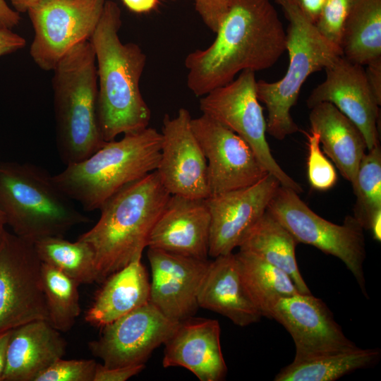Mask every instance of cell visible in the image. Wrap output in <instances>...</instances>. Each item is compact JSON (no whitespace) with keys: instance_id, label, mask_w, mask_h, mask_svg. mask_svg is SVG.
<instances>
[{"instance_id":"obj_6","label":"cell","mask_w":381,"mask_h":381,"mask_svg":"<svg viewBox=\"0 0 381 381\" xmlns=\"http://www.w3.org/2000/svg\"><path fill=\"white\" fill-rule=\"evenodd\" d=\"M56 184L53 176L31 163L0 162V205L13 234L32 243L64 236L89 222Z\"/></svg>"},{"instance_id":"obj_41","label":"cell","mask_w":381,"mask_h":381,"mask_svg":"<svg viewBox=\"0 0 381 381\" xmlns=\"http://www.w3.org/2000/svg\"><path fill=\"white\" fill-rule=\"evenodd\" d=\"M124 5L135 13H146L156 9L159 0H122Z\"/></svg>"},{"instance_id":"obj_20","label":"cell","mask_w":381,"mask_h":381,"mask_svg":"<svg viewBox=\"0 0 381 381\" xmlns=\"http://www.w3.org/2000/svg\"><path fill=\"white\" fill-rule=\"evenodd\" d=\"M220 325L212 319L181 322L165 345L164 368L183 367L200 381H220L227 368L220 344Z\"/></svg>"},{"instance_id":"obj_21","label":"cell","mask_w":381,"mask_h":381,"mask_svg":"<svg viewBox=\"0 0 381 381\" xmlns=\"http://www.w3.org/2000/svg\"><path fill=\"white\" fill-rule=\"evenodd\" d=\"M66 341L47 320H36L11 330L3 381H35L63 358Z\"/></svg>"},{"instance_id":"obj_36","label":"cell","mask_w":381,"mask_h":381,"mask_svg":"<svg viewBox=\"0 0 381 381\" xmlns=\"http://www.w3.org/2000/svg\"><path fill=\"white\" fill-rule=\"evenodd\" d=\"M145 367V364L107 367L97 363L93 381H125L140 373Z\"/></svg>"},{"instance_id":"obj_35","label":"cell","mask_w":381,"mask_h":381,"mask_svg":"<svg viewBox=\"0 0 381 381\" xmlns=\"http://www.w3.org/2000/svg\"><path fill=\"white\" fill-rule=\"evenodd\" d=\"M195 8L205 25L216 32L233 0H193Z\"/></svg>"},{"instance_id":"obj_37","label":"cell","mask_w":381,"mask_h":381,"mask_svg":"<svg viewBox=\"0 0 381 381\" xmlns=\"http://www.w3.org/2000/svg\"><path fill=\"white\" fill-rule=\"evenodd\" d=\"M364 69L366 80L377 102L381 105V58L374 60Z\"/></svg>"},{"instance_id":"obj_31","label":"cell","mask_w":381,"mask_h":381,"mask_svg":"<svg viewBox=\"0 0 381 381\" xmlns=\"http://www.w3.org/2000/svg\"><path fill=\"white\" fill-rule=\"evenodd\" d=\"M356 202L354 219L363 229L370 230L375 216L381 212V147L367 150L351 183Z\"/></svg>"},{"instance_id":"obj_22","label":"cell","mask_w":381,"mask_h":381,"mask_svg":"<svg viewBox=\"0 0 381 381\" xmlns=\"http://www.w3.org/2000/svg\"><path fill=\"white\" fill-rule=\"evenodd\" d=\"M198 303L199 307L221 314L240 327L258 322L262 317L243 284L233 253L210 261Z\"/></svg>"},{"instance_id":"obj_26","label":"cell","mask_w":381,"mask_h":381,"mask_svg":"<svg viewBox=\"0 0 381 381\" xmlns=\"http://www.w3.org/2000/svg\"><path fill=\"white\" fill-rule=\"evenodd\" d=\"M378 349H353L294 360L276 375L275 381H334L378 361Z\"/></svg>"},{"instance_id":"obj_42","label":"cell","mask_w":381,"mask_h":381,"mask_svg":"<svg viewBox=\"0 0 381 381\" xmlns=\"http://www.w3.org/2000/svg\"><path fill=\"white\" fill-rule=\"evenodd\" d=\"M11 330L0 334V381H3L6 366V351Z\"/></svg>"},{"instance_id":"obj_10","label":"cell","mask_w":381,"mask_h":381,"mask_svg":"<svg viewBox=\"0 0 381 381\" xmlns=\"http://www.w3.org/2000/svg\"><path fill=\"white\" fill-rule=\"evenodd\" d=\"M107 0H37L27 10L34 30L30 54L41 69L53 71L78 44L89 40Z\"/></svg>"},{"instance_id":"obj_45","label":"cell","mask_w":381,"mask_h":381,"mask_svg":"<svg viewBox=\"0 0 381 381\" xmlns=\"http://www.w3.org/2000/svg\"><path fill=\"white\" fill-rule=\"evenodd\" d=\"M169 1H176V0H169Z\"/></svg>"},{"instance_id":"obj_33","label":"cell","mask_w":381,"mask_h":381,"mask_svg":"<svg viewBox=\"0 0 381 381\" xmlns=\"http://www.w3.org/2000/svg\"><path fill=\"white\" fill-rule=\"evenodd\" d=\"M353 0H326L315 23L319 33L340 47L344 24Z\"/></svg>"},{"instance_id":"obj_1","label":"cell","mask_w":381,"mask_h":381,"mask_svg":"<svg viewBox=\"0 0 381 381\" xmlns=\"http://www.w3.org/2000/svg\"><path fill=\"white\" fill-rule=\"evenodd\" d=\"M215 33L209 47L185 59L187 85L198 97L243 71L272 67L286 51V31L270 0H233Z\"/></svg>"},{"instance_id":"obj_7","label":"cell","mask_w":381,"mask_h":381,"mask_svg":"<svg viewBox=\"0 0 381 381\" xmlns=\"http://www.w3.org/2000/svg\"><path fill=\"white\" fill-rule=\"evenodd\" d=\"M289 22L286 50L289 63L284 77L275 82L258 80V99L267 110V133L282 140L299 131L290 114L303 84L312 73L325 69L342 56L339 47L325 39L291 0H274Z\"/></svg>"},{"instance_id":"obj_19","label":"cell","mask_w":381,"mask_h":381,"mask_svg":"<svg viewBox=\"0 0 381 381\" xmlns=\"http://www.w3.org/2000/svg\"><path fill=\"white\" fill-rule=\"evenodd\" d=\"M210 229L206 199L171 195L150 231L147 247L207 259Z\"/></svg>"},{"instance_id":"obj_18","label":"cell","mask_w":381,"mask_h":381,"mask_svg":"<svg viewBox=\"0 0 381 381\" xmlns=\"http://www.w3.org/2000/svg\"><path fill=\"white\" fill-rule=\"evenodd\" d=\"M147 258L152 272L149 302L171 320L192 318L210 261L152 248H148Z\"/></svg>"},{"instance_id":"obj_23","label":"cell","mask_w":381,"mask_h":381,"mask_svg":"<svg viewBox=\"0 0 381 381\" xmlns=\"http://www.w3.org/2000/svg\"><path fill=\"white\" fill-rule=\"evenodd\" d=\"M310 109V130L318 134L325 153L342 176L352 183L367 150L363 134L331 103L321 102Z\"/></svg>"},{"instance_id":"obj_25","label":"cell","mask_w":381,"mask_h":381,"mask_svg":"<svg viewBox=\"0 0 381 381\" xmlns=\"http://www.w3.org/2000/svg\"><path fill=\"white\" fill-rule=\"evenodd\" d=\"M298 243L294 236L266 210L238 248L285 272L300 293L311 294L296 262Z\"/></svg>"},{"instance_id":"obj_39","label":"cell","mask_w":381,"mask_h":381,"mask_svg":"<svg viewBox=\"0 0 381 381\" xmlns=\"http://www.w3.org/2000/svg\"><path fill=\"white\" fill-rule=\"evenodd\" d=\"M313 23L318 20L326 0H291Z\"/></svg>"},{"instance_id":"obj_44","label":"cell","mask_w":381,"mask_h":381,"mask_svg":"<svg viewBox=\"0 0 381 381\" xmlns=\"http://www.w3.org/2000/svg\"><path fill=\"white\" fill-rule=\"evenodd\" d=\"M6 225H7L6 216L0 205V244L6 231Z\"/></svg>"},{"instance_id":"obj_11","label":"cell","mask_w":381,"mask_h":381,"mask_svg":"<svg viewBox=\"0 0 381 381\" xmlns=\"http://www.w3.org/2000/svg\"><path fill=\"white\" fill-rule=\"evenodd\" d=\"M41 266L33 243L5 232L0 244V334L48 320Z\"/></svg>"},{"instance_id":"obj_5","label":"cell","mask_w":381,"mask_h":381,"mask_svg":"<svg viewBox=\"0 0 381 381\" xmlns=\"http://www.w3.org/2000/svg\"><path fill=\"white\" fill-rule=\"evenodd\" d=\"M56 145L66 164L80 162L105 141L97 116V75L90 40L70 49L53 69Z\"/></svg>"},{"instance_id":"obj_16","label":"cell","mask_w":381,"mask_h":381,"mask_svg":"<svg viewBox=\"0 0 381 381\" xmlns=\"http://www.w3.org/2000/svg\"><path fill=\"white\" fill-rule=\"evenodd\" d=\"M271 318L291 334L296 347L294 360L357 347L344 334L324 301L311 294L298 293L281 299Z\"/></svg>"},{"instance_id":"obj_27","label":"cell","mask_w":381,"mask_h":381,"mask_svg":"<svg viewBox=\"0 0 381 381\" xmlns=\"http://www.w3.org/2000/svg\"><path fill=\"white\" fill-rule=\"evenodd\" d=\"M340 48L344 58L363 66L381 58V0H353Z\"/></svg>"},{"instance_id":"obj_29","label":"cell","mask_w":381,"mask_h":381,"mask_svg":"<svg viewBox=\"0 0 381 381\" xmlns=\"http://www.w3.org/2000/svg\"><path fill=\"white\" fill-rule=\"evenodd\" d=\"M44 263L59 270L79 285L96 282L95 253L86 242L69 241L64 236H47L33 243Z\"/></svg>"},{"instance_id":"obj_38","label":"cell","mask_w":381,"mask_h":381,"mask_svg":"<svg viewBox=\"0 0 381 381\" xmlns=\"http://www.w3.org/2000/svg\"><path fill=\"white\" fill-rule=\"evenodd\" d=\"M26 40L11 30L0 28V56L23 49Z\"/></svg>"},{"instance_id":"obj_14","label":"cell","mask_w":381,"mask_h":381,"mask_svg":"<svg viewBox=\"0 0 381 381\" xmlns=\"http://www.w3.org/2000/svg\"><path fill=\"white\" fill-rule=\"evenodd\" d=\"M191 119L185 108L179 109L174 117L164 115L156 171L170 195L206 199L210 196L207 161L193 131Z\"/></svg>"},{"instance_id":"obj_2","label":"cell","mask_w":381,"mask_h":381,"mask_svg":"<svg viewBox=\"0 0 381 381\" xmlns=\"http://www.w3.org/2000/svg\"><path fill=\"white\" fill-rule=\"evenodd\" d=\"M119 5L107 0L97 25L89 40L96 60L97 116L103 140L148 127L151 111L140 91L146 55L135 43H123Z\"/></svg>"},{"instance_id":"obj_28","label":"cell","mask_w":381,"mask_h":381,"mask_svg":"<svg viewBox=\"0 0 381 381\" xmlns=\"http://www.w3.org/2000/svg\"><path fill=\"white\" fill-rule=\"evenodd\" d=\"M235 255L243 284L262 317L271 318L281 299L300 293L283 270L248 252L239 250Z\"/></svg>"},{"instance_id":"obj_8","label":"cell","mask_w":381,"mask_h":381,"mask_svg":"<svg viewBox=\"0 0 381 381\" xmlns=\"http://www.w3.org/2000/svg\"><path fill=\"white\" fill-rule=\"evenodd\" d=\"M293 189L280 185L267 211L284 226L298 243L311 245L341 260L367 296L363 263L366 257L363 229L353 216L342 224L320 217Z\"/></svg>"},{"instance_id":"obj_12","label":"cell","mask_w":381,"mask_h":381,"mask_svg":"<svg viewBox=\"0 0 381 381\" xmlns=\"http://www.w3.org/2000/svg\"><path fill=\"white\" fill-rule=\"evenodd\" d=\"M190 123L207 161L210 196L248 187L269 174L250 146L229 128L202 114Z\"/></svg>"},{"instance_id":"obj_3","label":"cell","mask_w":381,"mask_h":381,"mask_svg":"<svg viewBox=\"0 0 381 381\" xmlns=\"http://www.w3.org/2000/svg\"><path fill=\"white\" fill-rule=\"evenodd\" d=\"M170 195L155 170L126 186L102 205L97 222L78 238L95 253L96 282L102 283L131 262L141 259Z\"/></svg>"},{"instance_id":"obj_4","label":"cell","mask_w":381,"mask_h":381,"mask_svg":"<svg viewBox=\"0 0 381 381\" xmlns=\"http://www.w3.org/2000/svg\"><path fill=\"white\" fill-rule=\"evenodd\" d=\"M162 134L150 127L105 142L87 159L53 176L58 187L85 211L99 210L126 186L155 171Z\"/></svg>"},{"instance_id":"obj_17","label":"cell","mask_w":381,"mask_h":381,"mask_svg":"<svg viewBox=\"0 0 381 381\" xmlns=\"http://www.w3.org/2000/svg\"><path fill=\"white\" fill-rule=\"evenodd\" d=\"M325 70V79L312 90L307 106L310 109L321 102L332 104L356 125L367 150H371L380 144V105L369 87L363 66L341 56Z\"/></svg>"},{"instance_id":"obj_40","label":"cell","mask_w":381,"mask_h":381,"mask_svg":"<svg viewBox=\"0 0 381 381\" xmlns=\"http://www.w3.org/2000/svg\"><path fill=\"white\" fill-rule=\"evenodd\" d=\"M20 16L6 0H0V28L11 30L20 21Z\"/></svg>"},{"instance_id":"obj_32","label":"cell","mask_w":381,"mask_h":381,"mask_svg":"<svg viewBox=\"0 0 381 381\" xmlns=\"http://www.w3.org/2000/svg\"><path fill=\"white\" fill-rule=\"evenodd\" d=\"M307 138L308 155L307 174L310 186L317 190L332 188L337 181L336 170L321 150L318 134L310 130L304 132Z\"/></svg>"},{"instance_id":"obj_30","label":"cell","mask_w":381,"mask_h":381,"mask_svg":"<svg viewBox=\"0 0 381 381\" xmlns=\"http://www.w3.org/2000/svg\"><path fill=\"white\" fill-rule=\"evenodd\" d=\"M41 281L48 321L59 332H68L80 313L79 284L59 270L42 262Z\"/></svg>"},{"instance_id":"obj_13","label":"cell","mask_w":381,"mask_h":381,"mask_svg":"<svg viewBox=\"0 0 381 381\" xmlns=\"http://www.w3.org/2000/svg\"><path fill=\"white\" fill-rule=\"evenodd\" d=\"M179 323L149 302L103 326L99 338L88 346L93 356L107 367L145 364Z\"/></svg>"},{"instance_id":"obj_24","label":"cell","mask_w":381,"mask_h":381,"mask_svg":"<svg viewBox=\"0 0 381 381\" xmlns=\"http://www.w3.org/2000/svg\"><path fill=\"white\" fill-rule=\"evenodd\" d=\"M102 283L85 313V321L92 325L102 327L150 301V281L141 259L131 262Z\"/></svg>"},{"instance_id":"obj_34","label":"cell","mask_w":381,"mask_h":381,"mask_svg":"<svg viewBox=\"0 0 381 381\" xmlns=\"http://www.w3.org/2000/svg\"><path fill=\"white\" fill-rule=\"evenodd\" d=\"M97 364L92 359L61 358L40 373L35 381H93Z\"/></svg>"},{"instance_id":"obj_9","label":"cell","mask_w":381,"mask_h":381,"mask_svg":"<svg viewBox=\"0 0 381 381\" xmlns=\"http://www.w3.org/2000/svg\"><path fill=\"white\" fill-rule=\"evenodd\" d=\"M255 73L243 71L237 78L203 95L200 100V109L202 114L242 138L266 171L276 177L282 186L302 193L301 186L282 169L272 155L266 139L267 122L257 96Z\"/></svg>"},{"instance_id":"obj_43","label":"cell","mask_w":381,"mask_h":381,"mask_svg":"<svg viewBox=\"0 0 381 381\" xmlns=\"http://www.w3.org/2000/svg\"><path fill=\"white\" fill-rule=\"evenodd\" d=\"M14 9L20 13H25L28 8L37 0H10Z\"/></svg>"},{"instance_id":"obj_15","label":"cell","mask_w":381,"mask_h":381,"mask_svg":"<svg viewBox=\"0 0 381 381\" xmlns=\"http://www.w3.org/2000/svg\"><path fill=\"white\" fill-rule=\"evenodd\" d=\"M280 185L267 174L252 186L206 198L210 215L209 255L214 258L238 247Z\"/></svg>"}]
</instances>
